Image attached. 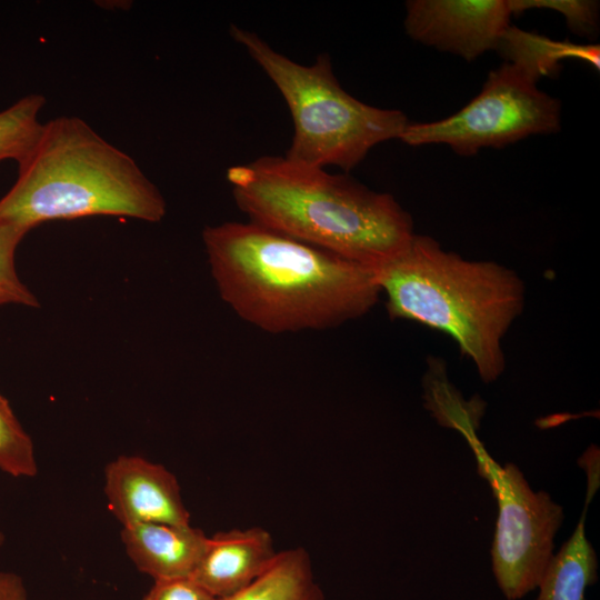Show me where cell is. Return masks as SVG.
I'll return each instance as SVG.
<instances>
[{
	"label": "cell",
	"mask_w": 600,
	"mask_h": 600,
	"mask_svg": "<svg viewBox=\"0 0 600 600\" xmlns=\"http://www.w3.org/2000/svg\"><path fill=\"white\" fill-rule=\"evenodd\" d=\"M202 239L222 300L267 332L338 327L381 293L373 268L250 221L207 227Z\"/></svg>",
	"instance_id": "1"
},
{
	"label": "cell",
	"mask_w": 600,
	"mask_h": 600,
	"mask_svg": "<svg viewBox=\"0 0 600 600\" xmlns=\"http://www.w3.org/2000/svg\"><path fill=\"white\" fill-rule=\"evenodd\" d=\"M227 179L250 222L373 269L414 234L410 214L391 194L347 173L262 156L230 167Z\"/></svg>",
	"instance_id": "2"
},
{
	"label": "cell",
	"mask_w": 600,
	"mask_h": 600,
	"mask_svg": "<svg viewBox=\"0 0 600 600\" xmlns=\"http://www.w3.org/2000/svg\"><path fill=\"white\" fill-rule=\"evenodd\" d=\"M374 270L391 319L413 320L450 336L483 382L501 376L502 339L524 307V283L513 270L467 260L416 233Z\"/></svg>",
	"instance_id": "3"
},
{
	"label": "cell",
	"mask_w": 600,
	"mask_h": 600,
	"mask_svg": "<svg viewBox=\"0 0 600 600\" xmlns=\"http://www.w3.org/2000/svg\"><path fill=\"white\" fill-rule=\"evenodd\" d=\"M18 178L0 199V222L27 232L51 220L116 216L160 221L159 189L137 162L78 117L43 123L18 163Z\"/></svg>",
	"instance_id": "4"
},
{
	"label": "cell",
	"mask_w": 600,
	"mask_h": 600,
	"mask_svg": "<svg viewBox=\"0 0 600 600\" xmlns=\"http://www.w3.org/2000/svg\"><path fill=\"white\" fill-rule=\"evenodd\" d=\"M230 34L272 80L289 108L294 133L284 157L290 161L348 172L378 143L399 139L409 123L402 111L372 107L344 91L327 53L304 66L250 30L231 24Z\"/></svg>",
	"instance_id": "5"
},
{
	"label": "cell",
	"mask_w": 600,
	"mask_h": 600,
	"mask_svg": "<svg viewBox=\"0 0 600 600\" xmlns=\"http://www.w3.org/2000/svg\"><path fill=\"white\" fill-rule=\"evenodd\" d=\"M526 67L506 61L492 70L479 94L454 114L431 122H409L400 140L409 146L443 143L456 153L474 156L532 134L560 129L561 103L537 87Z\"/></svg>",
	"instance_id": "6"
},
{
	"label": "cell",
	"mask_w": 600,
	"mask_h": 600,
	"mask_svg": "<svg viewBox=\"0 0 600 600\" xmlns=\"http://www.w3.org/2000/svg\"><path fill=\"white\" fill-rule=\"evenodd\" d=\"M463 437L476 456L479 474L498 502L491 549L493 573L506 598L516 600L539 586L553 556V538L563 510L547 492H534L516 464L497 463L474 432Z\"/></svg>",
	"instance_id": "7"
},
{
	"label": "cell",
	"mask_w": 600,
	"mask_h": 600,
	"mask_svg": "<svg viewBox=\"0 0 600 600\" xmlns=\"http://www.w3.org/2000/svg\"><path fill=\"white\" fill-rule=\"evenodd\" d=\"M511 14L509 0H410L404 28L413 40L471 61L498 49Z\"/></svg>",
	"instance_id": "8"
},
{
	"label": "cell",
	"mask_w": 600,
	"mask_h": 600,
	"mask_svg": "<svg viewBox=\"0 0 600 600\" xmlns=\"http://www.w3.org/2000/svg\"><path fill=\"white\" fill-rule=\"evenodd\" d=\"M109 510L122 527L140 523L190 524L179 482L160 463L122 454L104 468Z\"/></svg>",
	"instance_id": "9"
},
{
	"label": "cell",
	"mask_w": 600,
	"mask_h": 600,
	"mask_svg": "<svg viewBox=\"0 0 600 600\" xmlns=\"http://www.w3.org/2000/svg\"><path fill=\"white\" fill-rule=\"evenodd\" d=\"M277 554L263 528L220 531L208 538L191 578L218 600L229 598L254 582Z\"/></svg>",
	"instance_id": "10"
},
{
	"label": "cell",
	"mask_w": 600,
	"mask_h": 600,
	"mask_svg": "<svg viewBox=\"0 0 600 600\" xmlns=\"http://www.w3.org/2000/svg\"><path fill=\"white\" fill-rule=\"evenodd\" d=\"M120 537L136 568L153 580L191 577L208 540L191 524L169 523L122 527Z\"/></svg>",
	"instance_id": "11"
},
{
	"label": "cell",
	"mask_w": 600,
	"mask_h": 600,
	"mask_svg": "<svg viewBox=\"0 0 600 600\" xmlns=\"http://www.w3.org/2000/svg\"><path fill=\"white\" fill-rule=\"evenodd\" d=\"M586 507L572 536L552 556L539 583L537 600H586L584 591L597 581V554L584 532Z\"/></svg>",
	"instance_id": "12"
},
{
	"label": "cell",
	"mask_w": 600,
	"mask_h": 600,
	"mask_svg": "<svg viewBox=\"0 0 600 600\" xmlns=\"http://www.w3.org/2000/svg\"><path fill=\"white\" fill-rule=\"evenodd\" d=\"M497 50L501 51L507 61L526 67L539 79L557 73L560 62L569 58L583 60L597 70L600 69L598 44L551 40L512 26L502 34Z\"/></svg>",
	"instance_id": "13"
},
{
	"label": "cell",
	"mask_w": 600,
	"mask_h": 600,
	"mask_svg": "<svg viewBox=\"0 0 600 600\" xmlns=\"http://www.w3.org/2000/svg\"><path fill=\"white\" fill-rule=\"evenodd\" d=\"M219 600H324L302 548L278 552L271 566L242 591Z\"/></svg>",
	"instance_id": "14"
},
{
	"label": "cell",
	"mask_w": 600,
	"mask_h": 600,
	"mask_svg": "<svg viewBox=\"0 0 600 600\" xmlns=\"http://www.w3.org/2000/svg\"><path fill=\"white\" fill-rule=\"evenodd\" d=\"M46 103L43 96L30 93L0 111V161H22L36 144L43 123L39 114Z\"/></svg>",
	"instance_id": "15"
},
{
	"label": "cell",
	"mask_w": 600,
	"mask_h": 600,
	"mask_svg": "<svg viewBox=\"0 0 600 600\" xmlns=\"http://www.w3.org/2000/svg\"><path fill=\"white\" fill-rule=\"evenodd\" d=\"M0 470L14 478H33L38 463L31 437L0 394Z\"/></svg>",
	"instance_id": "16"
},
{
	"label": "cell",
	"mask_w": 600,
	"mask_h": 600,
	"mask_svg": "<svg viewBox=\"0 0 600 600\" xmlns=\"http://www.w3.org/2000/svg\"><path fill=\"white\" fill-rule=\"evenodd\" d=\"M27 233L19 227L0 222V306L9 303L31 308L40 306L16 270V250Z\"/></svg>",
	"instance_id": "17"
},
{
	"label": "cell",
	"mask_w": 600,
	"mask_h": 600,
	"mask_svg": "<svg viewBox=\"0 0 600 600\" xmlns=\"http://www.w3.org/2000/svg\"><path fill=\"white\" fill-rule=\"evenodd\" d=\"M512 14L528 9H551L562 13L574 33L587 36L598 27L599 2L586 0H509Z\"/></svg>",
	"instance_id": "18"
},
{
	"label": "cell",
	"mask_w": 600,
	"mask_h": 600,
	"mask_svg": "<svg viewBox=\"0 0 600 600\" xmlns=\"http://www.w3.org/2000/svg\"><path fill=\"white\" fill-rule=\"evenodd\" d=\"M142 600H218L191 577L154 580Z\"/></svg>",
	"instance_id": "19"
},
{
	"label": "cell",
	"mask_w": 600,
	"mask_h": 600,
	"mask_svg": "<svg viewBox=\"0 0 600 600\" xmlns=\"http://www.w3.org/2000/svg\"><path fill=\"white\" fill-rule=\"evenodd\" d=\"M0 600H28L26 584L19 574L0 570Z\"/></svg>",
	"instance_id": "20"
},
{
	"label": "cell",
	"mask_w": 600,
	"mask_h": 600,
	"mask_svg": "<svg viewBox=\"0 0 600 600\" xmlns=\"http://www.w3.org/2000/svg\"><path fill=\"white\" fill-rule=\"evenodd\" d=\"M582 458L586 459L583 467L588 476L587 499L591 500L599 487V451L594 446H591Z\"/></svg>",
	"instance_id": "21"
},
{
	"label": "cell",
	"mask_w": 600,
	"mask_h": 600,
	"mask_svg": "<svg viewBox=\"0 0 600 600\" xmlns=\"http://www.w3.org/2000/svg\"><path fill=\"white\" fill-rule=\"evenodd\" d=\"M4 542H6L4 533L0 530V548L4 544Z\"/></svg>",
	"instance_id": "22"
}]
</instances>
